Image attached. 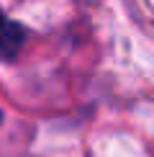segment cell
Instances as JSON below:
<instances>
[{"instance_id":"7a4b0ae2","label":"cell","mask_w":154,"mask_h":157,"mask_svg":"<svg viewBox=\"0 0 154 157\" xmlns=\"http://www.w3.org/2000/svg\"><path fill=\"white\" fill-rule=\"evenodd\" d=\"M0 124H3V111H0Z\"/></svg>"},{"instance_id":"6da1fadb","label":"cell","mask_w":154,"mask_h":157,"mask_svg":"<svg viewBox=\"0 0 154 157\" xmlns=\"http://www.w3.org/2000/svg\"><path fill=\"white\" fill-rule=\"evenodd\" d=\"M26 29L0 10V62H10L21 54L26 44Z\"/></svg>"}]
</instances>
